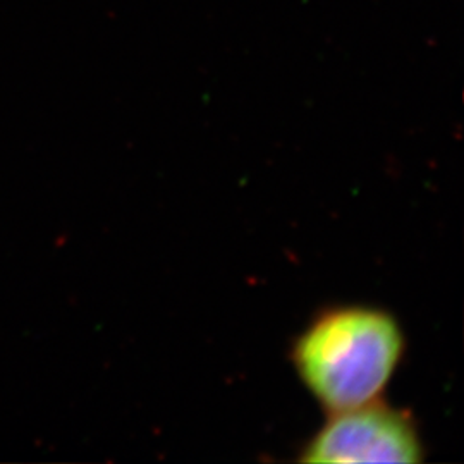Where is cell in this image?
<instances>
[{
  "mask_svg": "<svg viewBox=\"0 0 464 464\" xmlns=\"http://www.w3.org/2000/svg\"><path fill=\"white\" fill-rule=\"evenodd\" d=\"M423 444L408 413L375 399L329 413L308 440L301 463H420Z\"/></svg>",
  "mask_w": 464,
  "mask_h": 464,
  "instance_id": "2",
  "label": "cell"
},
{
  "mask_svg": "<svg viewBox=\"0 0 464 464\" xmlns=\"http://www.w3.org/2000/svg\"><path fill=\"white\" fill-rule=\"evenodd\" d=\"M402 354L398 320L356 304L316 316L296 339L291 358L310 394L334 413L381 399Z\"/></svg>",
  "mask_w": 464,
  "mask_h": 464,
  "instance_id": "1",
  "label": "cell"
}]
</instances>
